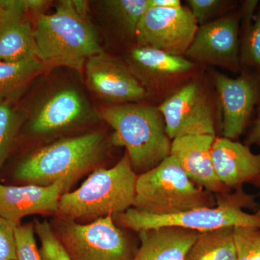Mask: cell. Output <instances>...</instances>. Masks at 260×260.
<instances>
[{
    "mask_svg": "<svg viewBox=\"0 0 260 260\" xmlns=\"http://www.w3.org/2000/svg\"><path fill=\"white\" fill-rule=\"evenodd\" d=\"M34 37L44 66L81 70L90 57L103 53L84 1H60L54 13L39 15Z\"/></svg>",
    "mask_w": 260,
    "mask_h": 260,
    "instance_id": "cell-1",
    "label": "cell"
},
{
    "mask_svg": "<svg viewBox=\"0 0 260 260\" xmlns=\"http://www.w3.org/2000/svg\"><path fill=\"white\" fill-rule=\"evenodd\" d=\"M100 115L114 129L113 144L126 148L136 174L148 172L170 155L172 140L158 107L116 104L104 108Z\"/></svg>",
    "mask_w": 260,
    "mask_h": 260,
    "instance_id": "cell-2",
    "label": "cell"
},
{
    "mask_svg": "<svg viewBox=\"0 0 260 260\" xmlns=\"http://www.w3.org/2000/svg\"><path fill=\"white\" fill-rule=\"evenodd\" d=\"M137 178L126 153L114 167L96 169L78 189L61 195L56 213L75 221L124 213L134 205Z\"/></svg>",
    "mask_w": 260,
    "mask_h": 260,
    "instance_id": "cell-3",
    "label": "cell"
},
{
    "mask_svg": "<svg viewBox=\"0 0 260 260\" xmlns=\"http://www.w3.org/2000/svg\"><path fill=\"white\" fill-rule=\"evenodd\" d=\"M104 149V136L99 133L59 140L20 162L15 178L27 184L43 186L62 181L70 188L96 165Z\"/></svg>",
    "mask_w": 260,
    "mask_h": 260,
    "instance_id": "cell-4",
    "label": "cell"
},
{
    "mask_svg": "<svg viewBox=\"0 0 260 260\" xmlns=\"http://www.w3.org/2000/svg\"><path fill=\"white\" fill-rule=\"evenodd\" d=\"M216 205L213 194L197 186L174 155L137 178L133 208L140 211L172 215Z\"/></svg>",
    "mask_w": 260,
    "mask_h": 260,
    "instance_id": "cell-5",
    "label": "cell"
},
{
    "mask_svg": "<svg viewBox=\"0 0 260 260\" xmlns=\"http://www.w3.org/2000/svg\"><path fill=\"white\" fill-rule=\"evenodd\" d=\"M225 194H221L215 206L196 208L172 215H153L131 208L116 215V223L138 232L160 227L181 228L198 233L223 228L260 229L259 214L246 213L239 203L240 198L235 195L225 197Z\"/></svg>",
    "mask_w": 260,
    "mask_h": 260,
    "instance_id": "cell-6",
    "label": "cell"
},
{
    "mask_svg": "<svg viewBox=\"0 0 260 260\" xmlns=\"http://www.w3.org/2000/svg\"><path fill=\"white\" fill-rule=\"evenodd\" d=\"M57 234L73 260H132L138 249L111 215L88 224L64 220Z\"/></svg>",
    "mask_w": 260,
    "mask_h": 260,
    "instance_id": "cell-7",
    "label": "cell"
},
{
    "mask_svg": "<svg viewBox=\"0 0 260 260\" xmlns=\"http://www.w3.org/2000/svg\"><path fill=\"white\" fill-rule=\"evenodd\" d=\"M198 26L189 8H149L135 32L138 46L184 56Z\"/></svg>",
    "mask_w": 260,
    "mask_h": 260,
    "instance_id": "cell-8",
    "label": "cell"
},
{
    "mask_svg": "<svg viewBox=\"0 0 260 260\" xmlns=\"http://www.w3.org/2000/svg\"><path fill=\"white\" fill-rule=\"evenodd\" d=\"M239 34L240 12L208 22L198 27L185 56L190 61L241 71Z\"/></svg>",
    "mask_w": 260,
    "mask_h": 260,
    "instance_id": "cell-9",
    "label": "cell"
},
{
    "mask_svg": "<svg viewBox=\"0 0 260 260\" xmlns=\"http://www.w3.org/2000/svg\"><path fill=\"white\" fill-rule=\"evenodd\" d=\"M169 138L189 135L215 136L213 110L200 85H184L158 107Z\"/></svg>",
    "mask_w": 260,
    "mask_h": 260,
    "instance_id": "cell-10",
    "label": "cell"
},
{
    "mask_svg": "<svg viewBox=\"0 0 260 260\" xmlns=\"http://www.w3.org/2000/svg\"><path fill=\"white\" fill-rule=\"evenodd\" d=\"M213 79L221 104L224 138L237 139L260 103V80L245 73L237 78L215 73Z\"/></svg>",
    "mask_w": 260,
    "mask_h": 260,
    "instance_id": "cell-11",
    "label": "cell"
},
{
    "mask_svg": "<svg viewBox=\"0 0 260 260\" xmlns=\"http://www.w3.org/2000/svg\"><path fill=\"white\" fill-rule=\"evenodd\" d=\"M85 73L88 86L107 102L124 104L146 95L144 85L129 70L104 53L86 61Z\"/></svg>",
    "mask_w": 260,
    "mask_h": 260,
    "instance_id": "cell-12",
    "label": "cell"
},
{
    "mask_svg": "<svg viewBox=\"0 0 260 260\" xmlns=\"http://www.w3.org/2000/svg\"><path fill=\"white\" fill-rule=\"evenodd\" d=\"M68 189L62 181L46 186H8L0 183V215L18 226L28 215L56 213L61 195Z\"/></svg>",
    "mask_w": 260,
    "mask_h": 260,
    "instance_id": "cell-13",
    "label": "cell"
},
{
    "mask_svg": "<svg viewBox=\"0 0 260 260\" xmlns=\"http://www.w3.org/2000/svg\"><path fill=\"white\" fill-rule=\"evenodd\" d=\"M215 136L189 135L172 140L170 155H174L188 177L197 186L217 194L227 189L219 181L212 158V146Z\"/></svg>",
    "mask_w": 260,
    "mask_h": 260,
    "instance_id": "cell-14",
    "label": "cell"
},
{
    "mask_svg": "<svg viewBox=\"0 0 260 260\" xmlns=\"http://www.w3.org/2000/svg\"><path fill=\"white\" fill-rule=\"evenodd\" d=\"M30 11L28 0H5L0 20V61L37 57L34 28L27 17Z\"/></svg>",
    "mask_w": 260,
    "mask_h": 260,
    "instance_id": "cell-15",
    "label": "cell"
},
{
    "mask_svg": "<svg viewBox=\"0 0 260 260\" xmlns=\"http://www.w3.org/2000/svg\"><path fill=\"white\" fill-rule=\"evenodd\" d=\"M212 158L219 181L226 189L251 182L260 176V154L247 145L225 138H215Z\"/></svg>",
    "mask_w": 260,
    "mask_h": 260,
    "instance_id": "cell-16",
    "label": "cell"
},
{
    "mask_svg": "<svg viewBox=\"0 0 260 260\" xmlns=\"http://www.w3.org/2000/svg\"><path fill=\"white\" fill-rule=\"evenodd\" d=\"M86 102L74 88L61 89L38 108L30 121L35 134H47L68 127L88 114Z\"/></svg>",
    "mask_w": 260,
    "mask_h": 260,
    "instance_id": "cell-17",
    "label": "cell"
},
{
    "mask_svg": "<svg viewBox=\"0 0 260 260\" xmlns=\"http://www.w3.org/2000/svg\"><path fill=\"white\" fill-rule=\"evenodd\" d=\"M140 245L132 260H184L199 233L178 227L139 232Z\"/></svg>",
    "mask_w": 260,
    "mask_h": 260,
    "instance_id": "cell-18",
    "label": "cell"
},
{
    "mask_svg": "<svg viewBox=\"0 0 260 260\" xmlns=\"http://www.w3.org/2000/svg\"><path fill=\"white\" fill-rule=\"evenodd\" d=\"M130 71L143 84L164 83L187 73L194 64L184 56L172 55L153 48L138 47L130 51Z\"/></svg>",
    "mask_w": 260,
    "mask_h": 260,
    "instance_id": "cell-19",
    "label": "cell"
},
{
    "mask_svg": "<svg viewBox=\"0 0 260 260\" xmlns=\"http://www.w3.org/2000/svg\"><path fill=\"white\" fill-rule=\"evenodd\" d=\"M233 229L199 233L184 260H237Z\"/></svg>",
    "mask_w": 260,
    "mask_h": 260,
    "instance_id": "cell-20",
    "label": "cell"
},
{
    "mask_svg": "<svg viewBox=\"0 0 260 260\" xmlns=\"http://www.w3.org/2000/svg\"><path fill=\"white\" fill-rule=\"evenodd\" d=\"M44 67L37 57L17 61H0V99L20 90L39 75Z\"/></svg>",
    "mask_w": 260,
    "mask_h": 260,
    "instance_id": "cell-21",
    "label": "cell"
},
{
    "mask_svg": "<svg viewBox=\"0 0 260 260\" xmlns=\"http://www.w3.org/2000/svg\"><path fill=\"white\" fill-rule=\"evenodd\" d=\"M240 29L241 71L260 80V3L252 21Z\"/></svg>",
    "mask_w": 260,
    "mask_h": 260,
    "instance_id": "cell-22",
    "label": "cell"
},
{
    "mask_svg": "<svg viewBox=\"0 0 260 260\" xmlns=\"http://www.w3.org/2000/svg\"><path fill=\"white\" fill-rule=\"evenodd\" d=\"M103 4L119 28L134 37L140 20L150 8L149 0H108Z\"/></svg>",
    "mask_w": 260,
    "mask_h": 260,
    "instance_id": "cell-23",
    "label": "cell"
},
{
    "mask_svg": "<svg viewBox=\"0 0 260 260\" xmlns=\"http://www.w3.org/2000/svg\"><path fill=\"white\" fill-rule=\"evenodd\" d=\"M20 117L8 101L0 99V169L3 167L16 137Z\"/></svg>",
    "mask_w": 260,
    "mask_h": 260,
    "instance_id": "cell-24",
    "label": "cell"
},
{
    "mask_svg": "<svg viewBox=\"0 0 260 260\" xmlns=\"http://www.w3.org/2000/svg\"><path fill=\"white\" fill-rule=\"evenodd\" d=\"M34 227L41 242V260H73L47 220H37Z\"/></svg>",
    "mask_w": 260,
    "mask_h": 260,
    "instance_id": "cell-25",
    "label": "cell"
},
{
    "mask_svg": "<svg viewBox=\"0 0 260 260\" xmlns=\"http://www.w3.org/2000/svg\"><path fill=\"white\" fill-rule=\"evenodd\" d=\"M237 260H260V229L235 227L233 229Z\"/></svg>",
    "mask_w": 260,
    "mask_h": 260,
    "instance_id": "cell-26",
    "label": "cell"
},
{
    "mask_svg": "<svg viewBox=\"0 0 260 260\" xmlns=\"http://www.w3.org/2000/svg\"><path fill=\"white\" fill-rule=\"evenodd\" d=\"M34 234L35 231L31 224L15 228L18 260H41Z\"/></svg>",
    "mask_w": 260,
    "mask_h": 260,
    "instance_id": "cell-27",
    "label": "cell"
},
{
    "mask_svg": "<svg viewBox=\"0 0 260 260\" xmlns=\"http://www.w3.org/2000/svg\"><path fill=\"white\" fill-rule=\"evenodd\" d=\"M187 3L197 23L201 25L208 23V20L225 5L231 4L229 2L220 0H188Z\"/></svg>",
    "mask_w": 260,
    "mask_h": 260,
    "instance_id": "cell-28",
    "label": "cell"
},
{
    "mask_svg": "<svg viewBox=\"0 0 260 260\" xmlns=\"http://www.w3.org/2000/svg\"><path fill=\"white\" fill-rule=\"evenodd\" d=\"M16 227L0 215V260H18Z\"/></svg>",
    "mask_w": 260,
    "mask_h": 260,
    "instance_id": "cell-29",
    "label": "cell"
},
{
    "mask_svg": "<svg viewBox=\"0 0 260 260\" xmlns=\"http://www.w3.org/2000/svg\"><path fill=\"white\" fill-rule=\"evenodd\" d=\"M246 145H256L260 146V103L256 119L246 138Z\"/></svg>",
    "mask_w": 260,
    "mask_h": 260,
    "instance_id": "cell-30",
    "label": "cell"
},
{
    "mask_svg": "<svg viewBox=\"0 0 260 260\" xmlns=\"http://www.w3.org/2000/svg\"><path fill=\"white\" fill-rule=\"evenodd\" d=\"M150 8H178L181 7L179 0H149Z\"/></svg>",
    "mask_w": 260,
    "mask_h": 260,
    "instance_id": "cell-31",
    "label": "cell"
},
{
    "mask_svg": "<svg viewBox=\"0 0 260 260\" xmlns=\"http://www.w3.org/2000/svg\"><path fill=\"white\" fill-rule=\"evenodd\" d=\"M5 9V0H0V20L4 14Z\"/></svg>",
    "mask_w": 260,
    "mask_h": 260,
    "instance_id": "cell-32",
    "label": "cell"
},
{
    "mask_svg": "<svg viewBox=\"0 0 260 260\" xmlns=\"http://www.w3.org/2000/svg\"><path fill=\"white\" fill-rule=\"evenodd\" d=\"M252 184H254V185H256V186H258V187L260 188V176L259 177H258L257 178H256L255 179H254V180L251 181Z\"/></svg>",
    "mask_w": 260,
    "mask_h": 260,
    "instance_id": "cell-33",
    "label": "cell"
}]
</instances>
